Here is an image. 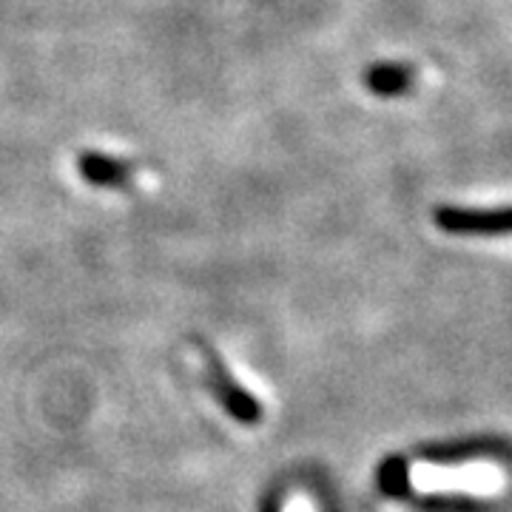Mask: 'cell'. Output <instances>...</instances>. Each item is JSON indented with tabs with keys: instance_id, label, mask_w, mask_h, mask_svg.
I'll use <instances>...</instances> for the list:
<instances>
[{
	"instance_id": "cell-1",
	"label": "cell",
	"mask_w": 512,
	"mask_h": 512,
	"mask_svg": "<svg viewBox=\"0 0 512 512\" xmlns=\"http://www.w3.org/2000/svg\"><path fill=\"white\" fill-rule=\"evenodd\" d=\"M197 350L202 356V370H205V384L211 390V396L220 402V407L239 424H256L262 419V404L256 399L254 393H248L242 384L234 379V373L228 370V365L220 359V353L205 345V342H197Z\"/></svg>"
},
{
	"instance_id": "cell-2",
	"label": "cell",
	"mask_w": 512,
	"mask_h": 512,
	"mask_svg": "<svg viewBox=\"0 0 512 512\" xmlns=\"http://www.w3.org/2000/svg\"><path fill=\"white\" fill-rule=\"evenodd\" d=\"M433 220L444 234H456V237H512V205L510 208L441 205Z\"/></svg>"
},
{
	"instance_id": "cell-3",
	"label": "cell",
	"mask_w": 512,
	"mask_h": 512,
	"mask_svg": "<svg viewBox=\"0 0 512 512\" xmlns=\"http://www.w3.org/2000/svg\"><path fill=\"white\" fill-rule=\"evenodd\" d=\"M77 171L86 183L97 188H126L134 177V165L103 151H83L77 157Z\"/></svg>"
},
{
	"instance_id": "cell-4",
	"label": "cell",
	"mask_w": 512,
	"mask_h": 512,
	"mask_svg": "<svg viewBox=\"0 0 512 512\" xmlns=\"http://www.w3.org/2000/svg\"><path fill=\"white\" fill-rule=\"evenodd\" d=\"M362 80L370 94L393 100V97L410 92V86L416 83V69L407 63H399V60H382V63H373Z\"/></svg>"
},
{
	"instance_id": "cell-5",
	"label": "cell",
	"mask_w": 512,
	"mask_h": 512,
	"mask_svg": "<svg viewBox=\"0 0 512 512\" xmlns=\"http://www.w3.org/2000/svg\"><path fill=\"white\" fill-rule=\"evenodd\" d=\"M379 487L382 493L393 495V498H407L410 495V470L402 456L384 458L379 467Z\"/></svg>"
},
{
	"instance_id": "cell-6",
	"label": "cell",
	"mask_w": 512,
	"mask_h": 512,
	"mask_svg": "<svg viewBox=\"0 0 512 512\" xmlns=\"http://www.w3.org/2000/svg\"><path fill=\"white\" fill-rule=\"evenodd\" d=\"M427 507L436 512H476L478 504L470 498H453V495H430L424 498Z\"/></svg>"
},
{
	"instance_id": "cell-7",
	"label": "cell",
	"mask_w": 512,
	"mask_h": 512,
	"mask_svg": "<svg viewBox=\"0 0 512 512\" xmlns=\"http://www.w3.org/2000/svg\"><path fill=\"white\" fill-rule=\"evenodd\" d=\"M259 512H285V490H282V487H276V490H271V493L265 495L262 510Z\"/></svg>"
}]
</instances>
